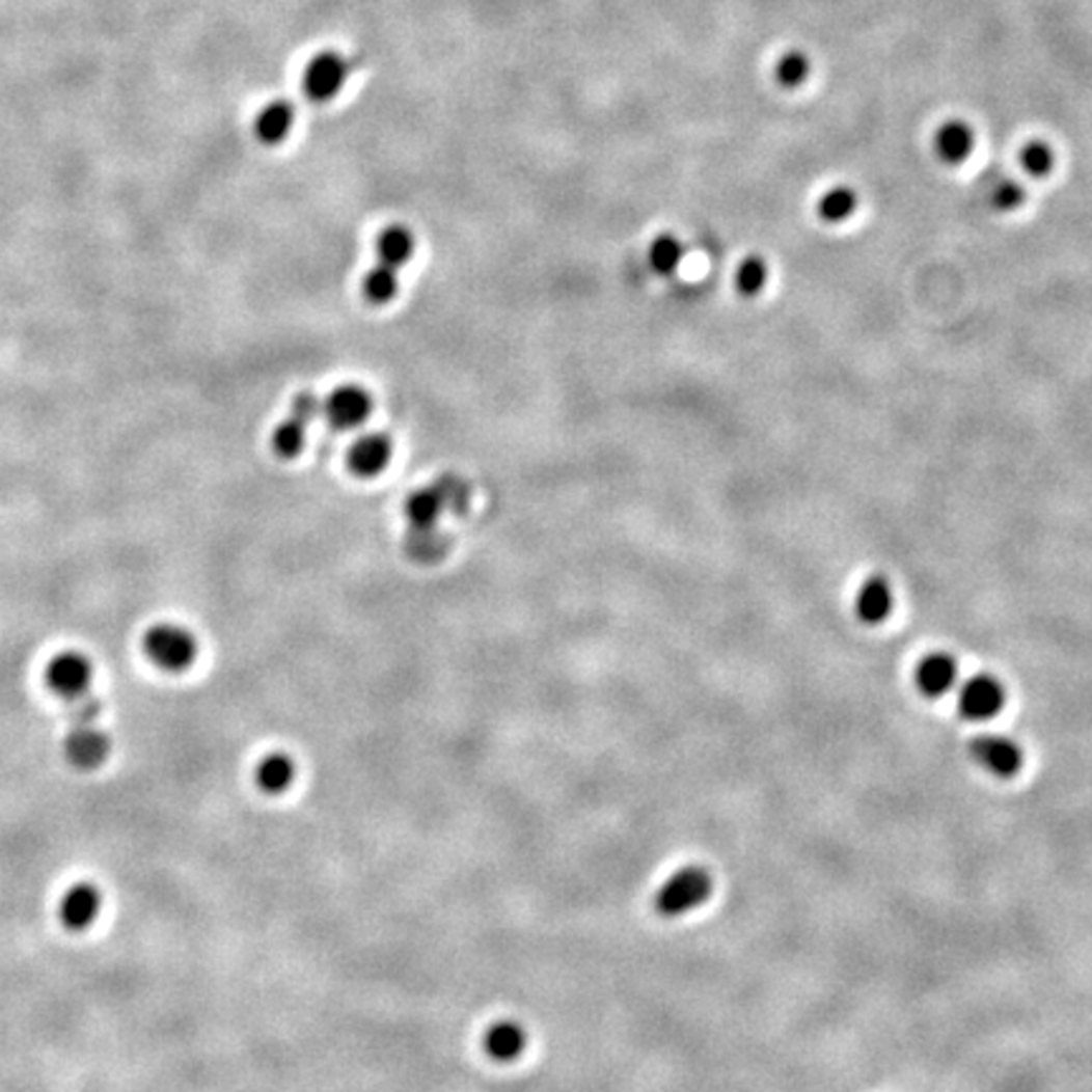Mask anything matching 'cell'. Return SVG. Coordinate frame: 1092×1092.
Returning a JSON list of instances; mask_svg holds the SVG:
<instances>
[{
    "mask_svg": "<svg viewBox=\"0 0 1092 1092\" xmlns=\"http://www.w3.org/2000/svg\"><path fill=\"white\" fill-rule=\"evenodd\" d=\"M1025 197H1027L1025 188H1021V185L1016 183V180H1012V178L999 180V183L994 185V188H991V193H989L991 206H994L997 211H1002V213L1019 211V208L1025 206Z\"/></svg>",
    "mask_w": 1092,
    "mask_h": 1092,
    "instance_id": "cell-26",
    "label": "cell"
},
{
    "mask_svg": "<svg viewBox=\"0 0 1092 1092\" xmlns=\"http://www.w3.org/2000/svg\"><path fill=\"white\" fill-rule=\"evenodd\" d=\"M375 251H377V264L390 266V269L400 271L403 266H408L412 253H415V236H412V230L408 228V225L392 223V225H387V228L380 230V236H377V243H375Z\"/></svg>",
    "mask_w": 1092,
    "mask_h": 1092,
    "instance_id": "cell-17",
    "label": "cell"
},
{
    "mask_svg": "<svg viewBox=\"0 0 1092 1092\" xmlns=\"http://www.w3.org/2000/svg\"><path fill=\"white\" fill-rule=\"evenodd\" d=\"M112 754V741L99 724L72 726L66 736V757L81 771H94Z\"/></svg>",
    "mask_w": 1092,
    "mask_h": 1092,
    "instance_id": "cell-9",
    "label": "cell"
},
{
    "mask_svg": "<svg viewBox=\"0 0 1092 1092\" xmlns=\"http://www.w3.org/2000/svg\"><path fill=\"white\" fill-rule=\"evenodd\" d=\"M451 507H466V486L458 479H443L440 484L417 488L405 501V516L417 531H430L443 511Z\"/></svg>",
    "mask_w": 1092,
    "mask_h": 1092,
    "instance_id": "cell-3",
    "label": "cell"
},
{
    "mask_svg": "<svg viewBox=\"0 0 1092 1092\" xmlns=\"http://www.w3.org/2000/svg\"><path fill=\"white\" fill-rule=\"evenodd\" d=\"M144 653L165 673H185L197 660V637L185 625L157 623L144 632Z\"/></svg>",
    "mask_w": 1092,
    "mask_h": 1092,
    "instance_id": "cell-1",
    "label": "cell"
},
{
    "mask_svg": "<svg viewBox=\"0 0 1092 1092\" xmlns=\"http://www.w3.org/2000/svg\"><path fill=\"white\" fill-rule=\"evenodd\" d=\"M398 292H400V278H398V271L390 269V266H382V264L372 266V269L367 271V276L362 278L364 299L375 306L390 304L394 296H398Z\"/></svg>",
    "mask_w": 1092,
    "mask_h": 1092,
    "instance_id": "cell-23",
    "label": "cell"
},
{
    "mask_svg": "<svg viewBox=\"0 0 1092 1092\" xmlns=\"http://www.w3.org/2000/svg\"><path fill=\"white\" fill-rule=\"evenodd\" d=\"M394 443L387 433H364L352 443L347 453L350 470L359 479H375L382 470H387L392 461Z\"/></svg>",
    "mask_w": 1092,
    "mask_h": 1092,
    "instance_id": "cell-10",
    "label": "cell"
},
{
    "mask_svg": "<svg viewBox=\"0 0 1092 1092\" xmlns=\"http://www.w3.org/2000/svg\"><path fill=\"white\" fill-rule=\"evenodd\" d=\"M958 681V663L949 653H931L921 660L916 667V683L923 695L928 699H940L951 693Z\"/></svg>",
    "mask_w": 1092,
    "mask_h": 1092,
    "instance_id": "cell-14",
    "label": "cell"
},
{
    "mask_svg": "<svg viewBox=\"0 0 1092 1092\" xmlns=\"http://www.w3.org/2000/svg\"><path fill=\"white\" fill-rule=\"evenodd\" d=\"M976 149V130L966 119H946L944 125L933 132V153L944 165L958 167L974 155Z\"/></svg>",
    "mask_w": 1092,
    "mask_h": 1092,
    "instance_id": "cell-11",
    "label": "cell"
},
{
    "mask_svg": "<svg viewBox=\"0 0 1092 1092\" xmlns=\"http://www.w3.org/2000/svg\"><path fill=\"white\" fill-rule=\"evenodd\" d=\"M815 72V63L812 56L804 49H787L774 63V81L776 86L787 91H797L801 86H807V81L812 79Z\"/></svg>",
    "mask_w": 1092,
    "mask_h": 1092,
    "instance_id": "cell-19",
    "label": "cell"
},
{
    "mask_svg": "<svg viewBox=\"0 0 1092 1092\" xmlns=\"http://www.w3.org/2000/svg\"><path fill=\"white\" fill-rule=\"evenodd\" d=\"M893 586L885 577L873 574L859 586L855 597V612L865 625H880L893 612Z\"/></svg>",
    "mask_w": 1092,
    "mask_h": 1092,
    "instance_id": "cell-15",
    "label": "cell"
},
{
    "mask_svg": "<svg viewBox=\"0 0 1092 1092\" xmlns=\"http://www.w3.org/2000/svg\"><path fill=\"white\" fill-rule=\"evenodd\" d=\"M306 433H309V422L301 420L299 415H289L286 420H281L273 430L271 445L273 453L281 458H296L301 451L306 448Z\"/></svg>",
    "mask_w": 1092,
    "mask_h": 1092,
    "instance_id": "cell-22",
    "label": "cell"
},
{
    "mask_svg": "<svg viewBox=\"0 0 1092 1092\" xmlns=\"http://www.w3.org/2000/svg\"><path fill=\"white\" fill-rule=\"evenodd\" d=\"M859 197L850 185H835V188L824 190L817 200V215L827 225H842L845 220H850L857 213Z\"/></svg>",
    "mask_w": 1092,
    "mask_h": 1092,
    "instance_id": "cell-20",
    "label": "cell"
},
{
    "mask_svg": "<svg viewBox=\"0 0 1092 1092\" xmlns=\"http://www.w3.org/2000/svg\"><path fill=\"white\" fill-rule=\"evenodd\" d=\"M91 678H94V663L79 650H63V653L54 655L46 667V683L51 685L54 693L69 701H77L89 693Z\"/></svg>",
    "mask_w": 1092,
    "mask_h": 1092,
    "instance_id": "cell-5",
    "label": "cell"
},
{
    "mask_svg": "<svg viewBox=\"0 0 1092 1092\" xmlns=\"http://www.w3.org/2000/svg\"><path fill=\"white\" fill-rule=\"evenodd\" d=\"M974 759L994 776H1014L1021 766V748L1007 736L986 734L972 743Z\"/></svg>",
    "mask_w": 1092,
    "mask_h": 1092,
    "instance_id": "cell-12",
    "label": "cell"
},
{
    "mask_svg": "<svg viewBox=\"0 0 1092 1092\" xmlns=\"http://www.w3.org/2000/svg\"><path fill=\"white\" fill-rule=\"evenodd\" d=\"M1004 701H1007L1004 685L994 676H986V673L968 678L958 688V711L968 721H989L1002 711Z\"/></svg>",
    "mask_w": 1092,
    "mask_h": 1092,
    "instance_id": "cell-7",
    "label": "cell"
},
{
    "mask_svg": "<svg viewBox=\"0 0 1092 1092\" xmlns=\"http://www.w3.org/2000/svg\"><path fill=\"white\" fill-rule=\"evenodd\" d=\"M296 780V764L289 754H269L255 766V784L264 794H283Z\"/></svg>",
    "mask_w": 1092,
    "mask_h": 1092,
    "instance_id": "cell-18",
    "label": "cell"
},
{
    "mask_svg": "<svg viewBox=\"0 0 1092 1092\" xmlns=\"http://www.w3.org/2000/svg\"><path fill=\"white\" fill-rule=\"evenodd\" d=\"M352 77V63L339 51H319L313 59L306 63L301 86L306 97L317 104H329L332 99L342 94L347 81Z\"/></svg>",
    "mask_w": 1092,
    "mask_h": 1092,
    "instance_id": "cell-4",
    "label": "cell"
},
{
    "mask_svg": "<svg viewBox=\"0 0 1092 1092\" xmlns=\"http://www.w3.org/2000/svg\"><path fill=\"white\" fill-rule=\"evenodd\" d=\"M296 125V109L286 99H273L266 107L258 109L253 121V132L261 144L266 147H278L289 139Z\"/></svg>",
    "mask_w": 1092,
    "mask_h": 1092,
    "instance_id": "cell-13",
    "label": "cell"
},
{
    "mask_svg": "<svg viewBox=\"0 0 1092 1092\" xmlns=\"http://www.w3.org/2000/svg\"><path fill=\"white\" fill-rule=\"evenodd\" d=\"M104 893L89 880H77L59 900V918L69 931H86L102 913Z\"/></svg>",
    "mask_w": 1092,
    "mask_h": 1092,
    "instance_id": "cell-8",
    "label": "cell"
},
{
    "mask_svg": "<svg viewBox=\"0 0 1092 1092\" xmlns=\"http://www.w3.org/2000/svg\"><path fill=\"white\" fill-rule=\"evenodd\" d=\"M711 873L699 868V865H688V868H681L678 873H673L671 878L660 885L658 896H655V908H658L660 916L678 918L706 903V900L711 898Z\"/></svg>",
    "mask_w": 1092,
    "mask_h": 1092,
    "instance_id": "cell-2",
    "label": "cell"
},
{
    "mask_svg": "<svg viewBox=\"0 0 1092 1092\" xmlns=\"http://www.w3.org/2000/svg\"><path fill=\"white\" fill-rule=\"evenodd\" d=\"M292 412H294V415H299L301 420H306V422H309V426H311L313 417H317L319 412H322V400H319L313 392H299V394H296V398H294Z\"/></svg>",
    "mask_w": 1092,
    "mask_h": 1092,
    "instance_id": "cell-28",
    "label": "cell"
},
{
    "mask_svg": "<svg viewBox=\"0 0 1092 1092\" xmlns=\"http://www.w3.org/2000/svg\"><path fill=\"white\" fill-rule=\"evenodd\" d=\"M769 281V266L761 255H746L736 269V289L743 296H757Z\"/></svg>",
    "mask_w": 1092,
    "mask_h": 1092,
    "instance_id": "cell-25",
    "label": "cell"
},
{
    "mask_svg": "<svg viewBox=\"0 0 1092 1092\" xmlns=\"http://www.w3.org/2000/svg\"><path fill=\"white\" fill-rule=\"evenodd\" d=\"M1019 165L1030 178H1047L1057 165V153L1047 139H1030L1019 149Z\"/></svg>",
    "mask_w": 1092,
    "mask_h": 1092,
    "instance_id": "cell-24",
    "label": "cell"
},
{
    "mask_svg": "<svg viewBox=\"0 0 1092 1092\" xmlns=\"http://www.w3.org/2000/svg\"><path fill=\"white\" fill-rule=\"evenodd\" d=\"M528 1034L519 1021L501 1019L491 1025L484 1034V1049L491 1060L496 1062H514L516 1057L524 1055Z\"/></svg>",
    "mask_w": 1092,
    "mask_h": 1092,
    "instance_id": "cell-16",
    "label": "cell"
},
{
    "mask_svg": "<svg viewBox=\"0 0 1092 1092\" xmlns=\"http://www.w3.org/2000/svg\"><path fill=\"white\" fill-rule=\"evenodd\" d=\"M375 410L372 394L359 385H342L332 390L327 400H322V415L334 430H354L370 420Z\"/></svg>",
    "mask_w": 1092,
    "mask_h": 1092,
    "instance_id": "cell-6",
    "label": "cell"
},
{
    "mask_svg": "<svg viewBox=\"0 0 1092 1092\" xmlns=\"http://www.w3.org/2000/svg\"><path fill=\"white\" fill-rule=\"evenodd\" d=\"M99 713H102V703H99L97 699H91L89 693L81 695V699H77V701H72V708H69V718H72V726L97 724Z\"/></svg>",
    "mask_w": 1092,
    "mask_h": 1092,
    "instance_id": "cell-27",
    "label": "cell"
},
{
    "mask_svg": "<svg viewBox=\"0 0 1092 1092\" xmlns=\"http://www.w3.org/2000/svg\"><path fill=\"white\" fill-rule=\"evenodd\" d=\"M683 253H685V248H683L681 238L673 234H660L653 238V243H650L648 264H650V269H653L655 273H660V276H671V273H676L678 269H681Z\"/></svg>",
    "mask_w": 1092,
    "mask_h": 1092,
    "instance_id": "cell-21",
    "label": "cell"
}]
</instances>
